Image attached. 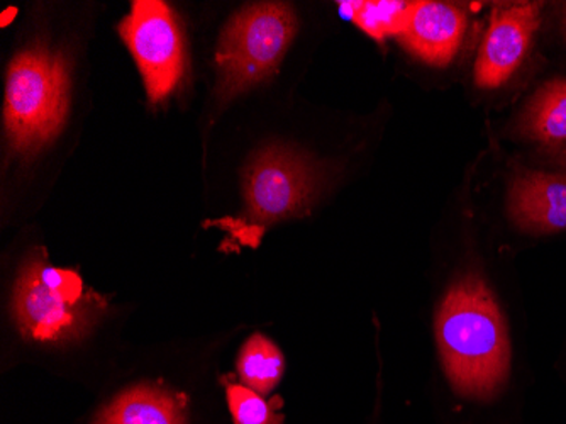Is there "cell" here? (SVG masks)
Instances as JSON below:
<instances>
[{
    "mask_svg": "<svg viewBox=\"0 0 566 424\" xmlns=\"http://www.w3.org/2000/svg\"><path fill=\"white\" fill-rule=\"evenodd\" d=\"M436 341L454 391L491 401L511 372V341L491 287L467 273L448 289L436 314Z\"/></svg>",
    "mask_w": 566,
    "mask_h": 424,
    "instance_id": "obj_1",
    "label": "cell"
},
{
    "mask_svg": "<svg viewBox=\"0 0 566 424\" xmlns=\"http://www.w3.org/2000/svg\"><path fill=\"white\" fill-rule=\"evenodd\" d=\"M107 302L78 273L48 261L36 248L22 261L12 312L22 337L41 343L81 340L106 312Z\"/></svg>",
    "mask_w": 566,
    "mask_h": 424,
    "instance_id": "obj_2",
    "label": "cell"
},
{
    "mask_svg": "<svg viewBox=\"0 0 566 424\" xmlns=\"http://www.w3.org/2000/svg\"><path fill=\"white\" fill-rule=\"evenodd\" d=\"M285 370V360L279 347L263 334H253L240 352L238 374L247 387L259 394H269L279 384Z\"/></svg>",
    "mask_w": 566,
    "mask_h": 424,
    "instance_id": "obj_12",
    "label": "cell"
},
{
    "mask_svg": "<svg viewBox=\"0 0 566 424\" xmlns=\"http://www.w3.org/2000/svg\"><path fill=\"white\" fill-rule=\"evenodd\" d=\"M558 164L566 168V149H563L558 155Z\"/></svg>",
    "mask_w": 566,
    "mask_h": 424,
    "instance_id": "obj_15",
    "label": "cell"
},
{
    "mask_svg": "<svg viewBox=\"0 0 566 424\" xmlns=\"http://www.w3.org/2000/svg\"><path fill=\"white\" fill-rule=\"evenodd\" d=\"M539 24L542 4L537 2L495 8L476 56V87H502L523 63Z\"/></svg>",
    "mask_w": 566,
    "mask_h": 424,
    "instance_id": "obj_7",
    "label": "cell"
},
{
    "mask_svg": "<svg viewBox=\"0 0 566 424\" xmlns=\"http://www.w3.org/2000/svg\"><path fill=\"white\" fill-rule=\"evenodd\" d=\"M467 31V12L448 2H410L397 40L410 55L432 66L450 65Z\"/></svg>",
    "mask_w": 566,
    "mask_h": 424,
    "instance_id": "obj_8",
    "label": "cell"
},
{
    "mask_svg": "<svg viewBox=\"0 0 566 424\" xmlns=\"http://www.w3.org/2000/svg\"><path fill=\"white\" fill-rule=\"evenodd\" d=\"M70 105L65 55L43 43L19 51L8 69L4 126L12 152L31 156L63 130Z\"/></svg>",
    "mask_w": 566,
    "mask_h": 424,
    "instance_id": "obj_3",
    "label": "cell"
},
{
    "mask_svg": "<svg viewBox=\"0 0 566 424\" xmlns=\"http://www.w3.org/2000/svg\"><path fill=\"white\" fill-rule=\"evenodd\" d=\"M516 130L523 138L543 145L566 142V79H553L537 89Z\"/></svg>",
    "mask_w": 566,
    "mask_h": 424,
    "instance_id": "obj_11",
    "label": "cell"
},
{
    "mask_svg": "<svg viewBox=\"0 0 566 424\" xmlns=\"http://www.w3.org/2000/svg\"><path fill=\"white\" fill-rule=\"evenodd\" d=\"M222 382L234 424H283V414H280L283 401L280 397L265 401L262 394L244 384H237L231 378Z\"/></svg>",
    "mask_w": 566,
    "mask_h": 424,
    "instance_id": "obj_14",
    "label": "cell"
},
{
    "mask_svg": "<svg viewBox=\"0 0 566 424\" xmlns=\"http://www.w3.org/2000/svg\"><path fill=\"white\" fill-rule=\"evenodd\" d=\"M410 2H342L349 18L368 37L384 41L387 37H399L406 22Z\"/></svg>",
    "mask_w": 566,
    "mask_h": 424,
    "instance_id": "obj_13",
    "label": "cell"
},
{
    "mask_svg": "<svg viewBox=\"0 0 566 424\" xmlns=\"http://www.w3.org/2000/svg\"><path fill=\"white\" fill-rule=\"evenodd\" d=\"M565 24H566V15H565Z\"/></svg>",
    "mask_w": 566,
    "mask_h": 424,
    "instance_id": "obj_16",
    "label": "cell"
},
{
    "mask_svg": "<svg viewBox=\"0 0 566 424\" xmlns=\"http://www.w3.org/2000/svg\"><path fill=\"white\" fill-rule=\"evenodd\" d=\"M119 34L135 56L149 102H164L186 73V41L177 15L167 2L136 0Z\"/></svg>",
    "mask_w": 566,
    "mask_h": 424,
    "instance_id": "obj_6",
    "label": "cell"
},
{
    "mask_svg": "<svg viewBox=\"0 0 566 424\" xmlns=\"http://www.w3.org/2000/svg\"><path fill=\"white\" fill-rule=\"evenodd\" d=\"M186 407V395L158 385H139L109 404L97 424H187Z\"/></svg>",
    "mask_w": 566,
    "mask_h": 424,
    "instance_id": "obj_10",
    "label": "cell"
},
{
    "mask_svg": "<svg viewBox=\"0 0 566 424\" xmlns=\"http://www.w3.org/2000/svg\"><path fill=\"white\" fill-rule=\"evenodd\" d=\"M295 33L297 15L282 2L251 4L229 19L216 53L221 97L229 101L272 76Z\"/></svg>",
    "mask_w": 566,
    "mask_h": 424,
    "instance_id": "obj_4",
    "label": "cell"
},
{
    "mask_svg": "<svg viewBox=\"0 0 566 424\" xmlns=\"http://www.w3.org/2000/svg\"><path fill=\"white\" fill-rule=\"evenodd\" d=\"M512 223L533 235L566 229V175L521 172L509 189Z\"/></svg>",
    "mask_w": 566,
    "mask_h": 424,
    "instance_id": "obj_9",
    "label": "cell"
},
{
    "mask_svg": "<svg viewBox=\"0 0 566 424\" xmlns=\"http://www.w3.org/2000/svg\"><path fill=\"white\" fill-rule=\"evenodd\" d=\"M323 185V168L307 155L291 146H265L244 168L247 238L254 232L260 238L266 226L307 215Z\"/></svg>",
    "mask_w": 566,
    "mask_h": 424,
    "instance_id": "obj_5",
    "label": "cell"
}]
</instances>
